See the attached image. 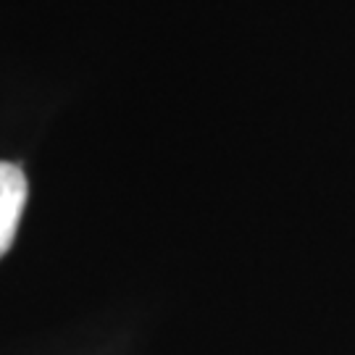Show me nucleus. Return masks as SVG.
<instances>
[{
    "label": "nucleus",
    "instance_id": "f257e3e1",
    "mask_svg": "<svg viewBox=\"0 0 355 355\" xmlns=\"http://www.w3.org/2000/svg\"><path fill=\"white\" fill-rule=\"evenodd\" d=\"M26 177L16 164L0 161V258L11 250L16 229L24 214Z\"/></svg>",
    "mask_w": 355,
    "mask_h": 355
}]
</instances>
